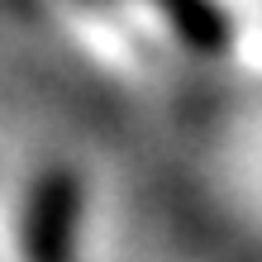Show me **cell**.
I'll list each match as a JSON object with an SVG mask.
<instances>
[{"label":"cell","mask_w":262,"mask_h":262,"mask_svg":"<svg viewBox=\"0 0 262 262\" xmlns=\"http://www.w3.org/2000/svg\"><path fill=\"white\" fill-rule=\"evenodd\" d=\"M158 5L172 14L177 34L186 38L191 48H200V53H220L224 43H229V19L210 5V0H158Z\"/></svg>","instance_id":"6da1fadb"}]
</instances>
